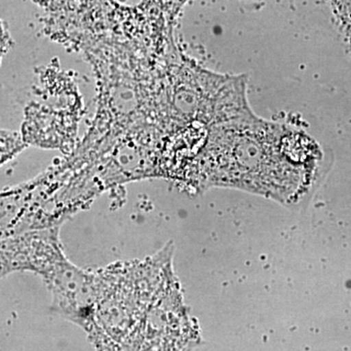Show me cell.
<instances>
[{"instance_id": "6da1fadb", "label": "cell", "mask_w": 351, "mask_h": 351, "mask_svg": "<svg viewBox=\"0 0 351 351\" xmlns=\"http://www.w3.org/2000/svg\"><path fill=\"white\" fill-rule=\"evenodd\" d=\"M201 157V182L242 189L289 205L319 180L322 149L301 131L245 114L216 127Z\"/></svg>"}, {"instance_id": "7a4b0ae2", "label": "cell", "mask_w": 351, "mask_h": 351, "mask_svg": "<svg viewBox=\"0 0 351 351\" xmlns=\"http://www.w3.org/2000/svg\"><path fill=\"white\" fill-rule=\"evenodd\" d=\"M29 271L43 278L57 311L93 331L97 324L96 276L95 271L83 269L69 260L59 228L45 230L36 242Z\"/></svg>"}, {"instance_id": "3957f363", "label": "cell", "mask_w": 351, "mask_h": 351, "mask_svg": "<svg viewBox=\"0 0 351 351\" xmlns=\"http://www.w3.org/2000/svg\"><path fill=\"white\" fill-rule=\"evenodd\" d=\"M27 147L24 136L16 131L0 129V167L15 158Z\"/></svg>"}, {"instance_id": "277c9868", "label": "cell", "mask_w": 351, "mask_h": 351, "mask_svg": "<svg viewBox=\"0 0 351 351\" xmlns=\"http://www.w3.org/2000/svg\"><path fill=\"white\" fill-rule=\"evenodd\" d=\"M9 45H10V38H9L3 24L0 22V66H1L3 57L5 56L7 51H8Z\"/></svg>"}]
</instances>
